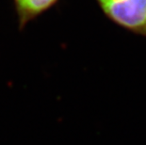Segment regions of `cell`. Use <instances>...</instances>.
Segmentation results:
<instances>
[{
    "instance_id": "cell-2",
    "label": "cell",
    "mask_w": 146,
    "mask_h": 145,
    "mask_svg": "<svg viewBox=\"0 0 146 145\" xmlns=\"http://www.w3.org/2000/svg\"><path fill=\"white\" fill-rule=\"evenodd\" d=\"M19 30L50 11L60 0H12Z\"/></svg>"
},
{
    "instance_id": "cell-1",
    "label": "cell",
    "mask_w": 146,
    "mask_h": 145,
    "mask_svg": "<svg viewBox=\"0 0 146 145\" xmlns=\"http://www.w3.org/2000/svg\"><path fill=\"white\" fill-rule=\"evenodd\" d=\"M110 22L137 36L146 38V0H95Z\"/></svg>"
}]
</instances>
